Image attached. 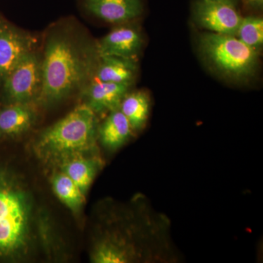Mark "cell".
Segmentation results:
<instances>
[{
  "label": "cell",
  "mask_w": 263,
  "mask_h": 263,
  "mask_svg": "<svg viewBox=\"0 0 263 263\" xmlns=\"http://www.w3.org/2000/svg\"><path fill=\"white\" fill-rule=\"evenodd\" d=\"M228 1L231 2V3H233V4L236 5L238 0H228Z\"/></svg>",
  "instance_id": "cell-19"
},
{
  "label": "cell",
  "mask_w": 263,
  "mask_h": 263,
  "mask_svg": "<svg viewBox=\"0 0 263 263\" xmlns=\"http://www.w3.org/2000/svg\"><path fill=\"white\" fill-rule=\"evenodd\" d=\"M48 32L41 58L42 83L36 103L51 107L82 94L95 78L100 54L97 43L72 23Z\"/></svg>",
  "instance_id": "cell-1"
},
{
  "label": "cell",
  "mask_w": 263,
  "mask_h": 263,
  "mask_svg": "<svg viewBox=\"0 0 263 263\" xmlns=\"http://www.w3.org/2000/svg\"><path fill=\"white\" fill-rule=\"evenodd\" d=\"M199 46L202 54L218 72L236 81L254 75L258 64V51L247 46L236 36L204 33Z\"/></svg>",
  "instance_id": "cell-4"
},
{
  "label": "cell",
  "mask_w": 263,
  "mask_h": 263,
  "mask_svg": "<svg viewBox=\"0 0 263 263\" xmlns=\"http://www.w3.org/2000/svg\"><path fill=\"white\" fill-rule=\"evenodd\" d=\"M51 185L57 197L74 214H79L85 201V195L60 170L56 168L52 175Z\"/></svg>",
  "instance_id": "cell-16"
},
{
  "label": "cell",
  "mask_w": 263,
  "mask_h": 263,
  "mask_svg": "<svg viewBox=\"0 0 263 263\" xmlns=\"http://www.w3.org/2000/svg\"><path fill=\"white\" fill-rule=\"evenodd\" d=\"M141 32L132 26H119L97 43L100 57L111 56L136 60L143 47Z\"/></svg>",
  "instance_id": "cell-8"
},
{
  "label": "cell",
  "mask_w": 263,
  "mask_h": 263,
  "mask_svg": "<svg viewBox=\"0 0 263 263\" xmlns=\"http://www.w3.org/2000/svg\"><path fill=\"white\" fill-rule=\"evenodd\" d=\"M98 127L96 114L82 104L41 132L33 146L34 153L44 163L54 166L71 156L95 153Z\"/></svg>",
  "instance_id": "cell-3"
},
{
  "label": "cell",
  "mask_w": 263,
  "mask_h": 263,
  "mask_svg": "<svg viewBox=\"0 0 263 263\" xmlns=\"http://www.w3.org/2000/svg\"><path fill=\"white\" fill-rule=\"evenodd\" d=\"M84 8L97 18L110 24H127L141 16V0H84Z\"/></svg>",
  "instance_id": "cell-9"
},
{
  "label": "cell",
  "mask_w": 263,
  "mask_h": 263,
  "mask_svg": "<svg viewBox=\"0 0 263 263\" xmlns=\"http://www.w3.org/2000/svg\"><path fill=\"white\" fill-rule=\"evenodd\" d=\"M194 18L200 27L216 34L236 35L243 17L228 0H196Z\"/></svg>",
  "instance_id": "cell-6"
},
{
  "label": "cell",
  "mask_w": 263,
  "mask_h": 263,
  "mask_svg": "<svg viewBox=\"0 0 263 263\" xmlns=\"http://www.w3.org/2000/svg\"><path fill=\"white\" fill-rule=\"evenodd\" d=\"M56 167L65 173L86 195L97 174L103 167V160L96 152L80 154L67 157Z\"/></svg>",
  "instance_id": "cell-11"
},
{
  "label": "cell",
  "mask_w": 263,
  "mask_h": 263,
  "mask_svg": "<svg viewBox=\"0 0 263 263\" xmlns=\"http://www.w3.org/2000/svg\"><path fill=\"white\" fill-rule=\"evenodd\" d=\"M134 132L119 109L110 111L98 127V140L107 150L116 151L130 140Z\"/></svg>",
  "instance_id": "cell-13"
},
{
  "label": "cell",
  "mask_w": 263,
  "mask_h": 263,
  "mask_svg": "<svg viewBox=\"0 0 263 263\" xmlns=\"http://www.w3.org/2000/svg\"><path fill=\"white\" fill-rule=\"evenodd\" d=\"M41 83V58L34 50L19 61L0 85L1 101L4 105L36 103Z\"/></svg>",
  "instance_id": "cell-5"
},
{
  "label": "cell",
  "mask_w": 263,
  "mask_h": 263,
  "mask_svg": "<svg viewBox=\"0 0 263 263\" xmlns=\"http://www.w3.org/2000/svg\"><path fill=\"white\" fill-rule=\"evenodd\" d=\"M35 37L0 20V85L19 61L35 47Z\"/></svg>",
  "instance_id": "cell-7"
},
{
  "label": "cell",
  "mask_w": 263,
  "mask_h": 263,
  "mask_svg": "<svg viewBox=\"0 0 263 263\" xmlns=\"http://www.w3.org/2000/svg\"><path fill=\"white\" fill-rule=\"evenodd\" d=\"M38 216L23 175L0 160V262L31 258L38 240Z\"/></svg>",
  "instance_id": "cell-2"
},
{
  "label": "cell",
  "mask_w": 263,
  "mask_h": 263,
  "mask_svg": "<svg viewBox=\"0 0 263 263\" xmlns=\"http://www.w3.org/2000/svg\"><path fill=\"white\" fill-rule=\"evenodd\" d=\"M246 6L252 9H260L262 8L263 0H243Z\"/></svg>",
  "instance_id": "cell-18"
},
{
  "label": "cell",
  "mask_w": 263,
  "mask_h": 263,
  "mask_svg": "<svg viewBox=\"0 0 263 263\" xmlns=\"http://www.w3.org/2000/svg\"><path fill=\"white\" fill-rule=\"evenodd\" d=\"M33 104H9L0 109V140L16 138L31 129L37 119Z\"/></svg>",
  "instance_id": "cell-12"
},
{
  "label": "cell",
  "mask_w": 263,
  "mask_h": 263,
  "mask_svg": "<svg viewBox=\"0 0 263 263\" xmlns=\"http://www.w3.org/2000/svg\"><path fill=\"white\" fill-rule=\"evenodd\" d=\"M138 72L136 60L121 57H100L95 78L103 82L133 84Z\"/></svg>",
  "instance_id": "cell-14"
},
{
  "label": "cell",
  "mask_w": 263,
  "mask_h": 263,
  "mask_svg": "<svg viewBox=\"0 0 263 263\" xmlns=\"http://www.w3.org/2000/svg\"><path fill=\"white\" fill-rule=\"evenodd\" d=\"M150 103L149 96L143 91L128 92L123 98L119 110L127 118L133 132L141 131L146 126Z\"/></svg>",
  "instance_id": "cell-15"
},
{
  "label": "cell",
  "mask_w": 263,
  "mask_h": 263,
  "mask_svg": "<svg viewBox=\"0 0 263 263\" xmlns=\"http://www.w3.org/2000/svg\"><path fill=\"white\" fill-rule=\"evenodd\" d=\"M130 84L97 81L82 92L86 104L95 114H108L119 109L123 98L129 92Z\"/></svg>",
  "instance_id": "cell-10"
},
{
  "label": "cell",
  "mask_w": 263,
  "mask_h": 263,
  "mask_svg": "<svg viewBox=\"0 0 263 263\" xmlns=\"http://www.w3.org/2000/svg\"><path fill=\"white\" fill-rule=\"evenodd\" d=\"M235 36L247 46L258 51L263 44L262 18L257 16L242 18Z\"/></svg>",
  "instance_id": "cell-17"
}]
</instances>
